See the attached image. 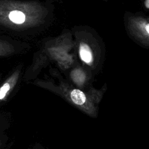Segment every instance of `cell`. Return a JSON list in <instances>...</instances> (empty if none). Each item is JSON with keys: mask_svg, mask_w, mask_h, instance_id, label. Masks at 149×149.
<instances>
[{"mask_svg": "<svg viewBox=\"0 0 149 149\" xmlns=\"http://www.w3.org/2000/svg\"><path fill=\"white\" fill-rule=\"evenodd\" d=\"M79 54L81 59L88 65H91L93 62V56L91 50L86 44H81L79 48Z\"/></svg>", "mask_w": 149, "mask_h": 149, "instance_id": "obj_3", "label": "cell"}, {"mask_svg": "<svg viewBox=\"0 0 149 149\" xmlns=\"http://www.w3.org/2000/svg\"><path fill=\"white\" fill-rule=\"evenodd\" d=\"M9 18L13 23L17 24H21L25 20L24 15L20 11L13 10L9 15Z\"/></svg>", "mask_w": 149, "mask_h": 149, "instance_id": "obj_5", "label": "cell"}, {"mask_svg": "<svg viewBox=\"0 0 149 149\" xmlns=\"http://www.w3.org/2000/svg\"><path fill=\"white\" fill-rule=\"evenodd\" d=\"M18 76V73H15L0 87V101L5 99V98L8 95L17 82Z\"/></svg>", "mask_w": 149, "mask_h": 149, "instance_id": "obj_2", "label": "cell"}, {"mask_svg": "<svg viewBox=\"0 0 149 149\" xmlns=\"http://www.w3.org/2000/svg\"><path fill=\"white\" fill-rule=\"evenodd\" d=\"M71 78L78 86L83 85L86 80V74L80 69H76L71 73Z\"/></svg>", "mask_w": 149, "mask_h": 149, "instance_id": "obj_4", "label": "cell"}, {"mask_svg": "<svg viewBox=\"0 0 149 149\" xmlns=\"http://www.w3.org/2000/svg\"><path fill=\"white\" fill-rule=\"evenodd\" d=\"M143 30L144 33L149 36V23H146L143 26Z\"/></svg>", "mask_w": 149, "mask_h": 149, "instance_id": "obj_6", "label": "cell"}, {"mask_svg": "<svg viewBox=\"0 0 149 149\" xmlns=\"http://www.w3.org/2000/svg\"><path fill=\"white\" fill-rule=\"evenodd\" d=\"M69 98L72 101L82 109H86L88 112L93 113L94 111L93 104L88 96L82 91L73 88L69 91Z\"/></svg>", "mask_w": 149, "mask_h": 149, "instance_id": "obj_1", "label": "cell"}]
</instances>
